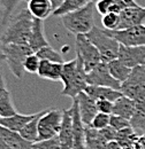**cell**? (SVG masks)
I'll use <instances>...</instances> for the list:
<instances>
[{
	"instance_id": "cell-1",
	"label": "cell",
	"mask_w": 145,
	"mask_h": 149,
	"mask_svg": "<svg viewBox=\"0 0 145 149\" xmlns=\"http://www.w3.org/2000/svg\"><path fill=\"white\" fill-rule=\"evenodd\" d=\"M34 19L35 17L31 15L28 8L21 9L15 16H12L7 22L5 31L0 36L2 45H29L34 26Z\"/></svg>"
},
{
	"instance_id": "cell-2",
	"label": "cell",
	"mask_w": 145,
	"mask_h": 149,
	"mask_svg": "<svg viewBox=\"0 0 145 149\" xmlns=\"http://www.w3.org/2000/svg\"><path fill=\"white\" fill-rule=\"evenodd\" d=\"M94 9L96 3L92 1L85 7L68 13L62 16L65 29L72 35H87L94 26Z\"/></svg>"
},
{
	"instance_id": "cell-3",
	"label": "cell",
	"mask_w": 145,
	"mask_h": 149,
	"mask_svg": "<svg viewBox=\"0 0 145 149\" xmlns=\"http://www.w3.org/2000/svg\"><path fill=\"white\" fill-rule=\"evenodd\" d=\"M85 36L90 39L91 42L99 51L103 62L108 63L111 61L118 58L120 42L116 39L107 35L103 28H98L94 25L92 28V30Z\"/></svg>"
},
{
	"instance_id": "cell-4",
	"label": "cell",
	"mask_w": 145,
	"mask_h": 149,
	"mask_svg": "<svg viewBox=\"0 0 145 149\" xmlns=\"http://www.w3.org/2000/svg\"><path fill=\"white\" fill-rule=\"evenodd\" d=\"M2 49L9 70L18 79H22L25 72L24 61L29 55L34 54L32 48L29 45L7 44V45H2Z\"/></svg>"
},
{
	"instance_id": "cell-5",
	"label": "cell",
	"mask_w": 145,
	"mask_h": 149,
	"mask_svg": "<svg viewBox=\"0 0 145 149\" xmlns=\"http://www.w3.org/2000/svg\"><path fill=\"white\" fill-rule=\"evenodd\" d=\"M63 119V110L49 109L44 112L38 124V141L51 139L59 135ZM37 141V142H38Z\"/></svg>"
},
{
	"instance_id": "cell-6",
	"label": "cell",
	"mask_w": 145,
	"mask_h": 149,
	"mask_svg": "<svg viewBox=\"0 0 145 149\" xmlns=\"http://www.w3.org/2000/svg\"><path fill=\"white\" fill-rule=\"evenodd\" d=\"M120 91L135 101H145V67L134 68L129 78L121 84Z\"/></svg>"
},
{
	"instance_id": "cell-7",
	"label": "cell",
	"mask_w": 145,
	"mask_h": 149,
	"mask_svg": "<svg viewBox=\"0 0 145 149\" xmlns=\"http://www.w3.org/2000/svg\"><path fill=\"white\" fill-rule=\"evenodd\" d=\"M75 44H76V54L83 61L84 69L87 72L94 69L100 62H103L101 55L97 47L90 41V39L85 35H77L75 36Z\"/></svg>"
},
{
	"instance_id": "cell-8",
	"label": "cell",
	"mask_w": 145,
	"mask_h": 149,
	"mask_svg": "<svg viewBox=\"0 0 145 149\" xmlns=\"http://www.w3.org/2000/svg\"><path fill=\"white\" fill-rule=\"evenodd\" d=\"M104 29V28H103ZM105 32L125 46H145V25H136L121 30H106Z\"/></svg>"
},
{
	"instance_id": "cell-9",
	"label": "cell",
	"mask_w": 145,
	"mask_h": 149,
	"mask_svg": "<svg viewBox=\"0 0 145 149\" xmlns=\"http://www.w3.org/2000/svg\"><path fill=\"white\" fill-rule=\"evenodd\" d=\"M87 80L89 85L106 86V87H112L119 91L121 88V83L111 74L108 64L106 62H100L94 69L89 71L87 74Z\"/></svg>"
},
{
	"instance_id": "cell-10",
	"label": "cell",
	"mask_w": 145,
	"mask_h": 149,
	"mask_svg": "<svg viewBox=\"0 0 145 149\" xmlns=\"http://www.w3.org/2000/svg\"><path fill=\"white\" fill-rule=\"evenodd\" d=\"M77 57V71L75 77L72 78V80L62 88L61 91V95H65V96H69L72 99H76L82 92L85 91L87 86L89 85L88 84V80H87V71L84 69V64H83V61L82 58L80 57V55L76 54Z\"/></svg>"
},
{
	"instance_id": "cell-11",
	"label": "cell",
	"mask_w": 145,
	"mask_h": 149,
	"mask_svg": "<svg viewBox=\"0 0 145 149\" xmlns=\"http://www.w3.org/2000/svg\"><path fill=\"white\" fill-rule=\"evenodd\" d=\"M118 58L129 68L145 67V46H125L120 44Z\"/></svg>"
},
{
	"instance_id": "cell-12",
	"label": "cell",
	"mask_w": 145,
	"mask_h": 149,
	"mask_svg": "<svg viewBox=\"0 0 145 149\" xmlns=\"http://www.w3.org/2000/svg\"><path fill=\"white\" fill-rule=\"evenodd\" d=\"M72 115V130H74V148L87 149L85 147V124L82 120L77 97L72 99V106L70 107Z\"/></svg>"
},
{
	"instance_id": "cell-13",
	"label": "cell",
	"mask_w": 145,
	"mask_h": 149,
	"mask_svg": "<svg viewBox=\"0 0 145 149\" xmlns=\"http://www.w3.org/2000/svg\"><path fill=\"white\" fill-rule=\"evenodd\" d=\"M145 21V7L132 6L122 9L120 13V25L118 30L141 25Z\"/></svg>"
},
{
	"instance_id": "cell-14",
	"label": "cell",
	"mask_w": 145,
	"mask_h": 149,
	"mask_svg": "<svg viewBox=\"0 0 145 149\" xmlns=\"http://www.w3.org/2000/svg\"><path fill=\"white\" fill-rule=\"evenodd\" d=\"M0 141L14 149H35L34 143L27 141L20 132L12 131L0 124Z\"/></svg>"
},
{
	"instance_id": "cell-15",
	"label": "cell",
	"mask_w": 145,
	"mask_h": 149,
	"mask_svg": "<svg viewBox=\"0 0 145 149\" xmlns=\"http://www.w3.org/2000/svg\"><path fill=\"white\" fill-rule=\"evenodd\" d=\"M59 140L61 149L74 148V130H72V109L63 110V119L61 130L59 132Z\"/></svg>"
},
{
	"instance_id": "cell-16",
	"label": "cell",
	"mask_w": 145,
	"mask_h": 149,
	"mask_svg": "<svg viewBox=\"0 0 145 149\" xmlns=\"http://www.w3.org/2000/svg\"><path fill=\"white\" fill-rule=\"evenodd\" d=\"M77 101H78L80 113H81L83 123L85 124V126H90L92 119L99 112L97 109L96 100L92 99L90 95H88L85 92H82L77 96Z\"/></svg>"
},
{
	"instance_id": "cell-17",
	"label": "cell",
	"mask_w": 145,
	"mask_h": 149,
	"mask_svg": "<svg viewBox=\"0 0 145 149\" xmlns=\"http://www.w3.org/2000/svg\"><path fill=\"white\" fill-rule=\"evenodd\" d=\"M84 92L88 95H90L96 101L97 100H109V101L115 102L119 97L123 95L119 90L106 87V86H97V85H88Z\"/></svg>"
},
{
	"instance_id": "cell-18",
	"label": "cell",
	"mask_w": 145,
	"mask_h": 149,
	"mask_svg": "<svg viewBox=\"0 0 145 149\" xmlns=\"http://www.w3.org/2000/svg\"><path fill=\"white\" fill-rule=\"evenodd\" d=\"M62 64H63V62L61 63V62H52V61H47V60H42L37 74L44 79H49L52 81H59V80H61Z\"/></svg>"
},
{
	"instance_id": "cell-19",
	"label": "cell",
	"mask_w": 145,
	"mask_h": 149,
	"mask_svg": "<svg viewBox=\"0 0 145 149\" xmlns=\"http://www.w3.org/2000/svg\"><path fill=\"white\" fill-rule=\"evenodd\" d=\"M29 46L32 48L34 53L38 52L43 47L50 46L49 41L45 38L43 19H34V26H32V32H31V36H30V40H29Z\"/></svg>"
},
{
	"instance_id": "cell-20",
	"label": "cell",
	"mask_w": 145,
	"mask_h": 149,
	"mask_svg": "<svg viewBox=\"0 0 145 149\" xmlns=\"http://www.w3.org/2000/svg\"><path fill=\"white\" fill-rule=\"evenodd\" d=\"M136 112V101L122 95L114 102L113 113L130 120Z\"/></svg>"
},
{
	"instance_id": "cell-21",
	"label": "cell",
	"mask_w": 145,
	"mask_h": 149,
	"mask_svg": "<svg viewBox=\"0 0 145 149\" xmlns=\"http://www.w3.org/2000/svg\"><path fill=\"white\" fill-rule=\"evenodd\" d=\"M28 9L35 19L43 21L53 14V6L51 3V0H29Z\"/></svg>"
},
{
	"instance_id": "cell-22",
	"label": "cell",
	"mask_w": 145,
	"mask_h": 149,
	"mask_svg": "<svg viewBox=\"0 0 145 149\" xmlns=\"http://www.w3.org/2000/svg\"><path fill=\"white\" fill-rule=\"evenodd\" d=\"M85 147L87 149H108V141L103 136L99 130H96L91 126H87Z\"/></svg>"
},
{
	"instance_id": "cell-23",
	"label": "cell",
	"mask_w": 145,
	"mask_h": 149,
	"mask_svg": "<svg viewBox=\"0 0 145 149\" xmlns=\"http://www.w3.org/2000/svg\"><path fill=\"white\" fill-rule=\"evenodd\" d=\"M35 116H36V113L23 115V113H18V112L16 115L11 116V117H2L1 120H0V124L4 125L5 127L9 129V130L20 132Z\"/></svg>"
},
{
	"instance_id": "cell-24",
	"label": "cell",
	"mask_w": 145,
	"mask_h": 149,
	"mask_svg": "<svg viewBox=\"0 0 145 149\" xmlns=\"http://www.w3.org/2000/svg\"><path fill=\"white\" fill-rule=\"evenodd\" d=\"M130 126L138 135L145 134V101H136V112L130 119Z\"/></svg>"
},
{
	"instance_id": "cell-25",
	"label": "cell",
	"mask_w": 145,
	"mask_h": 149,
	"mask_svg": "<svg viewBox=\"0 0 145 149\" xmlns=\"http://www.w3.org/2000/svg\"><path fill=\"white\" fill-rule=\"evenodd\" d=\"M46 110H43V111L36 112V116L20 131V134L29 142H32V143H36L38 141V124H39V119L42 117V115Z\"/></svg>"
},
{
	"instance_id": "cell-26",
	"label": "cell",
	"mask_w": 145,
	"mask_h": 149,
	"mask_svg": "<svg viewBox=\"0 0 145 149\" xmlns=\"http://www.w3.org/2000/svg\"><path fill=\"white\" fill-rule=\"evenodd\" d=\"M107 64H108V69H109L111 74H112L116 80H119L121 84H122L125 80H127L128 78H129V76H130V74H131V71H132L131 68H129L128 65H126V64H125L122 61H120L119 58H115V60L111 61Z\"/></svg>"
},
{
	"instance_id": "cell-27",
	"label": "cell",
	"mask_w": 145,
	"mask_h": 149,
	"mask_svg": "<svg viewBox=\"0 0 145 149\" xmlns=\"http://www.w3.org/2000/svg\"><path fill=\"white\" fill-rule=\"evenodd\" d=\"M93 0H65V2L53 12L52 15L54 16H63L68 13L75 12L77 9H81L83 7H85L87 5H89Z\"/></svg>"
},
{
	"instance_id": "cell-28",
	"label": "cell",
	"mask_w": 145,
	"mask_h": 149,
	"mask_svg": "<svg viewBox=\"0 0 145 149\" xmlns=\"http://www.w3.org/2000/svg\"><path fill=\"white\" fill-rule=\"evenodd\" d=\"M76 71H77V57L72 58L70 61L63 62L62 72H61V80H60L63 84V87L67 86L72 81V78L76 74Z\"/></svg>"
},
{
	"instance_id": "cell-29",
	"label": "cell",
	"mask_w": 145,
	"mask_h": 149,
	"mask_svg": "<svg viewBox=\"0 0 145 149\" xmlns=\"http://www.w3.org/2000/svg\"><path fill=\"white\" fill-rule=\"evenodd\" d=\"M96 9L97 12L103 16L108 13H116L120 14L122 9H125L122 6L116 3L114 0H98L96 2Z\"/></svg>"
},
{
	"instance_id": "cell-30",
	"label": "cell",
	"mask_w": 145,
	"mask_h": 149,
	"mask_svg": "<svg viewBox=\"0 0 145 149\" xmlns=\"http://www.w3.org/2000/svg\"><path fill=\"white\" fill-rule=\"evenodd\" d=\"M16 113H18V110L13 104L12 94L8 91L0 99V115L1 117H11Z\"/></svg>"
},
{
	"instance_id": "cell-31",
	"label": "cell",
	"mask_w": 145,
	"mask_h": 149,
	"mask_svg": "<svg viewBox=\"0 0 145 149\" xmlns=\"http://www.w3.org/2000/svg\"><path fill=\"white\" fill-rule=\"evenodd\" d=\"M21 1H24V0H1L4 14H2V19L0 21V26L7 24V22L12 17V12L15 9V7ZM25 1H29V0H25Z\"/></svg>"
},
{
	"instance_id": "cell-32",
	"label": "cell",
	"mask_w": 145,
	"mask_h": 149,
	"mask_svg": "<svg viewBox=\"0 0 145 149\" xmlns=\"http://www.w3.org/2000/svg\"><path fill=\"white\" fill-rule=\"evenodd\" d=\"M36 54L40 60H47V61H52V62H63L62 56L60 55L56 51H54L51 46H46L40 48L38 52H36Z\"/></svg>"
},
{
	"instance_id": "cell-33",
	"label": "cell",
	"mask_w": 145,
	"mask_h": 149,
	"mask_svg": "<svg viewBox=\"0 0 145 149\" xmlns=\"http://www.w3.org/2000/svg\"><path fill=\"white\" fill-rule=\"evenodd\" d=\"M101 24H103V28L106 30H118L120 25V14L108 13L106 15H103Z\"/></svg>"
},
{
	"instance_id": "cell-34",
	"label": "cell",
	"mask_w": 145,
	"mask_h": 149,
	"mask_svg": "<svg viewBox=\"0 0 145 149\" xmlns=\"http://www.w3.org/2000/svg\"><path fill=\"white\" fill-rule=\"evenodd\" d=\"M109 122H111V115L104 113V112H98L92 119L90 126L96 130H103L109 126Z\"/></svg>"
},
{
	"instance_id": "cell-35",
	"label": "cell",
	"mask_w": 145,
	"mask_h": 149,
	"mask_svg": "<svg viewBox=\"0 0 145 149\" xmlns=\"http://www.w3.org/2000/svg\"><path fill=\"white\" fill-rule=\"evenodd\" d=\"M40 58L38 57L36 53L29 55L25 61H24V70L25 72H29V74H36L38 72V69H39V65H40Z\"/></svg>"
},
{
	"instance_id": "cell-36",
	"label": "cell",
	"mask_w": 145,
	"mask_h": 149,
	"mask_svg": "<svg viewBox=\"0 0 145 149\" xmlns=\"http://www.w3.org/2000/svg\"><path fill=\"white\" fill-rule=\"evenodd\" d=\"M34 147H35V149H61L59 135H55V136L51 138V139H47V140L38 141L36 143H34Z\"/></svg>"
},
{
	"instance_id": "cell-37",
	"label": "cell",
	"mask_w": 145,
	"mask_h": 149,
	"mask_svg": "<svg viewBox=\"0 0 145 149\" xmlns=\"http://www.w3.org/2000/svg\"><path fill=\"white\" fill-rule=\"evenodd\" d=\"M109 126H112L114 130L121 131V130H123V129L130 127V120H128V119L121 117V116H118V115L112 113V115H111Z\"/></svg>"
},
{
	"instance_id": "cell-38",
	"label": "cell",
	"mask_w": 145,
	"mask_h": 149,
	"mask_svg": "<svg viewBox=\"0 0 145 149\" xmlns=\"http://www.w3.org/2000/svg\"><path fill=\"white\" fill-rule=\"evenodd\" d=\"M97 109L99 112H104L107 115L113 113V108H114V102L109 100H97Z\"/></svg>"
},
{
	"instance_id": "cell-39",
	"label": "cell",
	"mask_w": 145,
	"mask_h": 149,
	"mask_svg": "<svg viewBox=\"0 0 145 149\" xmlns=\"http://www.w3.org/2000/svg\"><path fill=\"white\" fill-rule=\"evenodd\" d=\"M100 131V133L103 134V136L108 141H115L116 140V134H118V131L114 130L112 126H107V127H105V129H103V130H99Z\"/></svg>"
},
{
	"instance_id": "cell-40",
	"label": "cell",
	"mask_w": 145,
	"mask_h": 149,
	"mask_svg": "<svg viewBox=\"0 0 145 149\" xmlns=\"http://www.w3.org/2000/svg\"><path fill=\"white\" fill-rule=\"evenodd\" d=\"M8 92L7 90V85H6V80H5V76L2 74V69L0 68V99Z\"/></svg>"
},
{
	"instance_id": "cell-41",
	"label": "cell",
	"mask_w": 145,
	"mask_h": 149,
	"mask_svg": "<svg viewBox=\"0 0 145 149\" xmlns=\"http://www.w3.org/2000/svg\"><path fill=\"white\" fill-rule=\"evenodd\" d=\"M116 3H119L120 6H122L123 8L127 7H132V6H137L138 3L136 2V0H114Z\"/></svg>"
},
{
	"instance_id": "cell-42",
	"label": "cell",
	"mask_w": 145,
	"mask_h": 149,
	"mask_svg": "<svg viewBox=\"0 0 145 149\" xmlns=\"http://www.w3.org/2000/svg\"><path fill=\"white\" fill-rule=\"evenodd\" d=\"M63 2H65V0H51V3L53 6V12H54L55 9H58Z\"/></svg>"
},
{
	"instance_id": "cell-43",
	"label": "cell",
	"mask_w": 145,
	"mask_h": 149,
	"mask_svg": "<svg viewBox=\"0 0 145 149\" xmlns=\"http://www.w3.org/2000/svg\"><path fill=\"white\" fill-rule=\"evenodd\" d=\"M108 149H122V147L118 141H111L108 142Z\"/></svg>"
},
{
	"instance_id": "cell-44",
	"label": "cell",
	"mask_w": 145,
	"mask_h": 149,
	"mask_svg": "<svg viewBox=\"0 0 145 149\" xmlns=\"http://www.w3.org/2000/svg\"><path fill=\"white\" fill-rule=\"evenodd\" d=\"M5 61H6V57H5V53H4V49H2V42L0 40V68H1V65Z\"/></svg>"
},
{
	"instance_id": "cell-45",
	"label": "cell",
	"mask_w": 145,
	"mask_h": 149,
	"mask_svg": "<svg viewBox=\"0 0 145 149\" xmlns=\"http://www.w3.org/2000/svg\"><path fill=\"white\" fill-rule=\"evenodd\" d=\"M138 141H139V143L142 145L143 149H145V134H142V135H139V138H138Z\"/></svg>"
},
{
	"instance_id": "cell-46",
	"label": "cell",
	"mask_w": 145,
	"mask_h": 149,
	"mask_svg": "<svg viewBox=\"0 0 145 149\" xmlns=\"http://www.w3.org/2000/svg\"><path fill=\"white\" fill-rule=\"evenodd\" d=\"M132 149H143L142 145L139 143V141H138V140H137V141L134 143V147H132Z\"/></svg>"
},
{
	"instance_id": "cell-47",
	"label": "cell",
	"mask_w": 145,
	"mask_h": 149,
	"mask_svg": "<svg viewBox=\"0 0 145 149\" xmlns=\"http://www.w3.org/2000/svg\"><path fill=\"white\" fill-rule=\"evenodd\" d=\"M0 149H14V148H12V147H9V146H7V145H5L4 142L0 141Z\"/></svg>"
},
{
	"instance_id": "cell-48",
	"label": "cell",
	"mask_w": 145,
	"mask_h": 149,
	"mask_svg": "<svg viewBox=\"0 0 145 149\" xmlns=\"http://www.w3.org/2000/svg\"><path fill=\"white\" fill-rule=\"evenodd\" d=\"M2 14H4V10H2V6H1V0H0V21L2 19Z\"/></svg>"
},
{
	"instance_id": "cell-49",
	"label": "cell",
	"mask_w": 145,
	"mask_h": 149,
	"mask_svg": "<svg viewBox=\"0 0 145 149\" xmlns=\"http://www.w3.org/2000/svg\"><path fill=\"white\" fill-rule=\"evenodd\" d=\"M1 118H2V117H1V115H0V120H1Z\"/></svg>"
}]
</instances>
